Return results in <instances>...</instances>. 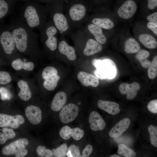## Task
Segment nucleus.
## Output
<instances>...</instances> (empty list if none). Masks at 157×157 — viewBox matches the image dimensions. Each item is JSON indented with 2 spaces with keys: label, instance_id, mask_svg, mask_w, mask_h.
<instances>
[{
  "label": "nucleus",
  "instance_id": "14",
  "mask_svg": "<svg viewBox=\"0 0 157 157\" xmlns=\"http://www.w3.org/2000/svg\"><path fill=\"white\" fill-rule=\"evenodd\" d=\"M60 39L57 49L59 53L65 56L70 60L73 61L76 58V55L74 48L68 44L66 40L65 36L60 35Z\"/></svg>",
  "mask_w": 157,
  "mask_h": 157
},
{
  "label": "nucleus",
  "instance_id": "4",
  "mask_svg": "<svg viewBox=\"0 0 157 157\" xmlns=\"http://www.w3.org/2000/svg\"><path fill=\"white\" fill-rule=\"evenodd\" d=\"M39 31L41 39L46 48L51 51H56L59 34L51 20L47 21Z\"/></svg>",
  "mask_w": 157,
  "mask_h": 157
},
{
  "label": "nucleus",
  "instance_id": "36",
  "mask_svg": "<svg viewBox=\"0 0 157 157\" xmlns=\"http://www.w3.org/2000/svg\"><path fill=\"white\" fill-rule=\"evenodd\" d=\"M67 150L70 151L73 157H79L81 156L78 147L74 144L70 145L67 149Z\"/></svg>",
  "mask_w": 157,
  "mask_h": 157
},
{
  "label": "nucleus",
  "instance_id": "34",
  "mask_svg": "<svg viewBox=\"0 0 157 157\" xmlns=\"http://www.w3.org/2000/svg\"><path fill=\"white\" fill-rule=\"evenodd\" d=\"M38 155L41 157H53L52 151L46 148L44 146H39L36 149Z\"/></svg>",
  "mask_w": 157,
  "mask_h": 157
},
{
  "label": "nucleus",
  "instance_id": "7",
  "mask_svg": "<svg viewBox=\"0 0 157 157\" xmlns=\"http://www.w3.org/2000/svg\"><path fill=\"white\" fill-rule=\"evenodd\" d=\"M42 76L44 80L43 83V86L49 91L53 90L55 88L60 79L57 69L50 66L47 67L43 69Z\"/></svg>",
  "mask_w": 157,
  "mask_h": 157
},
{
  "label": "nucleus",
  "instance_id": "33",
  "mask_svg": "<svg viewBox=\"0 0 157 157\" xmlns=\"http://www.w3.org/2000/svg\"><path fill=\"white\" fill-rule=\"evenodd\" d=\"M67 149V145L64 143L58 147L52 150L53 156L56 157H64L66 155Z\"/></svg>",
  "mask_w": 157,
  "mask_h": 157
},
{
  "label": "nucleus",
  "instance_id": "9",
  "mask_svg": "<svg viewBox=\"0 0 157 157\" xmlns=\"http://www.w3.org/2000/svg\"><path fill=\"white\" fill-rule=\"evenodd\" d=\"M87 36L101 45L107 42V38L100 27L92 23L87 22L80 28Z\"/></svg>",
  "mask_w": 157,
  "mask_h": 157
},
{
  "label": "nucleus",
  "instance_id": "23",
  "mask_svg": "<svg viewBox=\"0 0 157 157\" xmlns=\"http://www.w3.org/2000/svg\"><path fill=\"white\" fill-rule=\"evenodd\" d=\"M17 85L20 89L18 94L19 97L24 101H28L31 97L32 94L27 83L20 80L18 82Z\"/></svg>",
  "mask_w": 157,
  "mask_h": 157
},
{
  "label": "nucleus",
  "instance_id": "30",
  "mask_svg": "<svg viewBox=\"0 0 157 157\" xmlns=\"http://www.w3.org/2000/svg\"><path fill=\"white\" fill-rule=\"evenodd\" d=\"M12 10L8 3L5 0H0V20L10 13Z\"/></svg>",
  "mask_w": 157,
  "mask_h": 157
},
{
  "label": "nucleus",
  "instance_id": "41",
  "mask_svg": "<svg viewBox=\"0 0 157 157\" xmlns=\"http://www.w3.org/2000/svg\"><path fill=\"white\" fill-rule=\"evenodd\" d=\"M148 8L150 10L154 9L157 6V0H147Z\"/></svg>",
  "mask_w": 157,
  "mask_h": 157
},
{
  "label": "nucleus",
  "instance_id": "29",
  "mask_svg": "<svg viewBox=\"0 0 157 157\" xmlns=\"http://www.w3.org/2000/svg\"><path fill=\"white\" fill-rule=\"evenodd\" d=\"M118 153L125 157H134L136 155L134 150L124 144H120L118 146Z\"/></svg>",
  "mask_w": 157,
  "mask_h": 157
},
{
  "label": "nucleus",
  "instance_id": "17",
  "mask_svg": "<svg viewBox=\"0 0 157 157\" xmlns=\"http://www.w3.org/2000/svg\"><path fill=\"white\" fill-rule=\"evenodd\" d=\"M25 113L30 122L34 125L38 124L42 120V111L38 106L34 105L29 106L26 108Z\"/></svg>",
  "mask_w": 157,
  "mask_h": 157
},
{
  "label": "nucleus",
  "instance_id": "31",
  "mask_svg": "<svg viewBox=\"0 0 157 157\" xmlns=\"http://www.w3.org/2000/svg\"><path fill=\"white\" fill-rule=\"evenodd\" d=\"M149 67L148 70V76L150 79H154L157 76V56L154 57Z\"/></svg>",
  "mask_w": 157,
  "mask_h": 157
},
{
  "label": "nucleus",
  "instance_id": "2",
  "mask_svg": "<svg viewBox=\"0 0 157 157\" xmlns=\"http://www.w3.org/2000/svg\"><path fill=\"white\" fill-rule=\"evenodd\" d=\"M64 13L71 31L80 29L87 22L90 16L86 6L79 3L69 6Z\"/></svg>",
  "mask_w": 157,
  "mask_h": 157
},
{
  "label": "nucleus",
  "instance_id": "42",
  "mask_svg": "<svg viewBox=\"0 0 157 157\" xmlns=\"http://www.w3.org/2000/svg\"><path fill=\"white\" fill-rule=\"evenodd\" d=\"M66 155L68 157H73L70 151L68 150L66 153Z\"/></svg>",
  "mask_w": 157,
  "mask_h": 157
},
{
  "label": "nucleus",
  "instance_id": "32",
  "mask_svg": "<svg viewBox=\"0 0 157 157\" xmlns=\"http://www.w3.org/2000/svg\"><path fill=\"white\" fill-rule=\"evenodd\" d=\"M148 131L150 136V140L151 144L157 147V127L150 125L148 127Z\"/></svg>",
  "mask_w": 157,
  "mask_h": 157
},
{
  "label": "nucleus",
  "instance_id": "20",
  "mask_svg": "<svg viewBox=\"0 0 157 157\" xmlns=\"http://www.w3.org/2000/svg\"><path fill=\"white\" fill-rule=\"evenodd\" d=\"M90 128L94 131L103 130L105 127V122L101 115L97 112L93 111L90 113L89 118Z\"/></svg>",
  "mask_w": 157,
  "mask_h": 157
},
{
  "label": "nucleus",
  "instance_id": "40",
  "mask_svg": "<svg viewBox=\"0 0 157 157\" xmlns=\"http://www.w3.org/2000/svg\"><path fill=\"white\" fill-rule=\"evenodd\" d=\"M147 19L149 22L157 23V12L148 15L147 17Z\"/></svg>",
  "mask_w": 157,
  "mask_h": 157
},
{
  "label": "nucleus",
  "instance_id": "26",
  "mask_svg": "<svg viewBox=\"0 0 157 157\" xmlns=\"http://www.w3.org/2000/svg\"><path fill=\"white\" fill-rule=\"evenodd\" d=\"M11 66L15 70L17 71L23 69L26 71H31L34 69V64L32 62H24L19 58L13 61Z\"/></svg>",
  "mask_w": 157,
  "mask_h": 157
},
{
  "label": "nucleus",
  "instance_id": "13",
  "mask_svg": "<svg viewBox=\"0 0 157 157\" xmlns=\"http://www.w3.org/2000/svg\"><path fill=\"white\" fill-rule=\"evenodd\" d=\"M137 8L136 3L132 0L124 2L118 10L117 13L119 17L124 19H129L135 14Z\"/></svg>",
  "mask_w": 157,
  "mask_h": 157
},
{
  "label": "nucleus",
  "instance_id": "25",
  "mask_svg": "<svg viewBox=\"0 0 157 157\" xmlns=\"http://www.w3.org/2000/svg\"><path fill=\"white\" fill-rule=\"evenodd\" d=\"M140 49V45L138 42L134 38H130L126 41L124 46V50L128 53L137 52Z\"/></svg>",
  "mask_w": 157,
  "mask_h": 157
},
{
  "label": "nucleus",
  "instance_id": "10",
  "mask_svg": "<svg viewBox=\"0 0 157 157\" xmlns=\"http://www.w3.org/2000/svg\"><path fill=\"white\" fill-rule=\"evenodd\" d=\"M25 122L24 117L20 115L12 116L0 113V127H10L16 129Z\"/></svg>",
  "mask_w": 157,
  "mask_h": 157
},
{
  "label": "nucleus",
  "instance_id": "38",
  "mask_svg": "<svg viewBox=\"0 0 157 157\" xmlns=\"http://www.w3.org/2000/svg\"><path fill=\"white\" fill-rule=\"evenodd\" d=\"M93 150V147L90 144L87 145L83 149L82 151V155L80 157H89Z\"/></svg>",
  "mask_w": 157,
  "mask_h": 157
},
{
  "label": "nucleus",
  "instance_id": "1",
  "mask_svg": "<svg viewBox=\"0 0 157 157\" xmlns=\"http://www.w3.org/2000/svg\"><path fill=\"white\" fill-rule=\"evenodd\" d=\"M48 16L47 8L31 4L27 5L21 10L18 20L32 29L40 30L47 21Z\"/></svg>",
  "mask_w": 157,
  "mask_h": 157
},
{
  "label": "nucleus",
  "instance_id": "6",
  "mask_svg": "<svg viewBox=\"0 0 157 157\" xmlns=\"http://www.w3.org/2000/svg\"><path fill=\"white\" fill-rule=\"evenodd\" d=\"M28 143L26 138L17 140L3 147L2 149V153L6 156L13 155L16 157H24L28 152L25 147Z\"/></svg>",
  "mask_w": 157,
  "mask_h": 157
},
{
  "label": "nucleus",
  "instance_id": "43",
  "mask_svg": "<svg viewBox=\"0 0 157 157\" xmlns=\"http://www.w3.org/2000/svg\"><path fill=\"white\" fill-rule=\"evenodd\" d=\"M110 157H120L119 155L117 154H114L112 155H111L110 156Z\"/></svg>",
  "mask_w": 157,
  "mask_h": 157
},
{
  "label": "nucleus",
  "instance_id": "8",
  "mask_svg": "<svg viewBox=\"0 0 157 157\" xmlns=\"http://www.w3.org/2000/svg\"><path fill=\"white\" fill-rule=\"evenodd\" d=\"M0 44L4 52L8 55L13 53L17 49L9 26L0 30Z\"/></svg>",
  "mask_w": 157,
  "mask_h": 157
},
{
  "label": "nucleus",
  "instance_id": "44",
  "mask_svg": "<svg viewBox=\"0 0 157 157\" xmlns=\"http://www.w3.org/2000/svg\"></svg>",
  "mask_w": 157,
  "mask_h": 157
},
{
  "label": "nucleus",
  "instance_id": "16",
  "mask_svg": "<svg viewBox=\"0 0 157 157\" xmlns=\"http://www.w3.org/2000/svg\"><path fill=\"white\" fill-rule=\"evenodd\" d=\"M140 88V84L134 82L130 84L124 83H121L119 85V89L121 94H126L127 99L131 100L135 98Z\"/></svg>",
  "mask_w": 157,
  "mask_h": 157
},
{
  "label": "nucleus",
  "instance_id": "12",
  "mask_svg": "<svg viewBox=\"0 0 157 157\" xmlns=\"http://www.w3.org/2000/svg\"><path fill=\"white\" fill-rule=\"evenodd\" d=\"M87 22L92 23L103 30H110L114 26L113 22L108 17L101 15L99 13H94L90 16Z\"/></svg>",
  "mask_w": 157,
  "mask_h": 157
},
{
  "label": "nucleus",
  "instance_id": "11",
  "mask_svg": "<svg viewBox=\"0 0 157 157\" xmlns=\"http://www.w3.org/2000/svg\"><path fill=\"white\" fill-rule=\"evenodd\" d=\"M79 108L76 104L70 103L66 105L61 110L59 114V118L61 122L64 124L74 121L77 117Z\"/></svg>",
  "mask_w": 157,
  "mask_h": 157
},
{
  "label": "nucleus",
  "instance_id": "27",
  "mask_svg": "<svg viewBox=\"0 0 157 157\" xmlns=\"http://www.w3.org/2000/svg\"><path fill=\"white\" fill-rule=\"evenodd\" d=\"M136 54V58L140 62L144 68L148 67L151 63V62L147 59L150 55L149 51L145 49L140 50Z\"/></svg>",
  "mask_w": 157,
  "mask_h": 157
},
{
  "label": "nucleus",
  "instance_id": "5",
  "mask_svg": "<svg viewBox=\"0 0 157 157\" xmlns=\"http://www.w3.org/2000/svg\"><path fill=\"white\" fill-rule=\"evenodd\" d=\"M93 64L96 67L94 73L96 76L101 79H112L116 76L117 69L114 62L109 58L103 60L95 59Z\"/></svg>",
  "mask_w": 157,
  "mask_h": 157
},
{
  "label": "nucleus",
  "instance_id": "24",
  "mask_svg": "<svg viewBox=\"0 0 157 157\" xmlns=\"http://www.w3.org/2000/svg\"><path fill=\"white\" fill-rule=\"evenodd\" d=\"M140 42L146 47L155 49L157 47V41L151 35L148 33H142L138 37Z\"/></svg>",
  "mask_w": 157,
  "mask_h": 157
},
{
  "label": "nucleus",
  "instance_id": "39",
  "mask_svg": "<svg viewBox=\"0 0 157 157\" xmlns=\"http://www.w3.org/2000/svg\"><path fill=\"white\" fill-rule=\"evenodd\" d=\"M147 26L154 34L157 35V23L149 22Z\"/></svg>",
  "mask_w": 157,
  "mask_h": 157
},
{
  "label": "nucleus",
  "instance_id": "19",
  "mask_svg": "<svg viewBox=\"0 0 157 157\" xmlns=\"http://www.w3.org/2000/svg\"><path fill=\"white\" fill-rule=\"evenodd\" d=\"M77 78L81 83L85 86H91L96 87L99 84L98 78L96 76L86 72H79L77 74Z\"/></svg>",
  "mask_w": 157,
  "mask_h": 157
},
{
  "label": "nucleus",
  "instance_id": "15",
  "mask_svg": "<svg viewBox=\"0 0 157 157\" xmlns=\"http://www.w3.org/2000/svg\"><path fill=\"white\" fill-rule=\"evenodd\" d=\"M59 133L60 136L65 140H68L72 137L74 140H78L83 138L84 135L83 130L79 128L72 129L67 125L63 127Z\"/></svg>",
  "mask_w": 157,
  "mask_h": 157
},
{
  "label": "nucleus",
  "instance_id": "37",
  "mask_svg": "<svg viewBox=\"0 0 157 157\" xmlns=\"http://www.w3.org/2000/svg\"><path fill=\"white\" fill-rule=\"evenodd\" d=\"M147 109L151 113H157V100L154 99L150 101L147 106Z\"/></svg>",
  "mask_w": 157,
  "mask_h": 157
},
{
  "label": "nucleus",
  "instance_id": "21",
  "mask_svg": "<svg viewBox=\"0 0 157 157\" xmlns=\"http://www.w3.org/2000/svg\"><path fill=\"white\" fill-rule=\"evenodd\" d=\"M97 104L100 109L112 115L117 114L120 111L119 104L114 102L100 100Z\"/></svg>",
  "mask_w": 157,
  "mask_h": 157
},
{
  "label": "nucleus",
  "instance_id": "28",
  "mask_svg": "<svg viewBox=\"0 0 157 157\" xmlns=\"http://www.w3.org/2000/svg\"><path fill=\"white\" fill-rule=\"evenodd\" d=\"M1 130L2 132H0V144H5L8 140L12 139L16 136L12 129L4 127Z\"/></svg>",
  "mask_w": 157,
  "mask_h": 157
},
{
  "label": "nucleus",
  "instance_id": "22",
  "mask_svg": "<svg viewBox=\"0 0 157 157\" xmlns=\"http://www.w3.org/2000/svg\"><path fill=\"white\" fill-rule=\"evenodd\" d=\"M67 100V95L62 91L57 92L54 96L51 105L52 110L58 111L63 107Z\"/></svg>",
  "mask_w": 157,
  "mask_h": 157
},
{
  "label": "nucleus",
  "instance_id": "18",
  "mask_svg": "<svg viewBox=\"0 0 157 157\" xmlns=\"http://www.w3.org/2000/svg\"><path fill=\"white\" fill-rule=\"evenodd\" d=\"M130 123L129 118L123 119L111 129L109 132V135L114 138L119 137L128 128Z\"/></svg>",
  "mask_w": 157,
  "mask_h": 157
},
{
  "label": "nucleus",
  "instance_id": "35",
  "mask_svg": "<svg viewBox=\"0 0 157 157\" xmlns=\"http://www.w3.org/2000/svg\"><path fill=\"white\" fill-rule=\"evenodd\" d=\"M12 78L8 72L0 70V84L4 85L10 83Z\"/></svg>",
  "mask_w": 157,
  "mask_h": 157
},
{
  "label": "nucleus",
  "instance_id": "3",
  "mask_svg": "<svg viewBox=\"0 0 157 157\" xmlns=\"http://www.w3.org/2000/svg\"><path fill=\"white\" fill-rule=\"evenodd\" d=\"M47 8L50 19L58 30L59 35L65 36L71 31L67 19L62 8L53 5Z\"/></svg>",
  "mask_w": 157,
  "mask_h": 157
}]
</instances>
